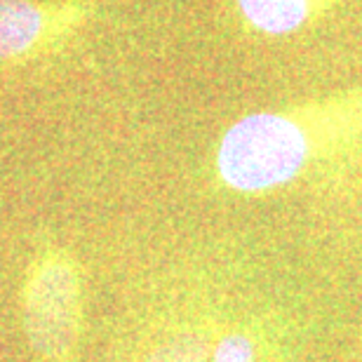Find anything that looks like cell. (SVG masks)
<instances>
[{"label": "cell", "instance_id": "cell-5", "mask_svg": "<svg viewBox=\"0 0 362 362\" xmlns=\"http://www.w3.org/2000/svg\"><path fill=\"white\" fill-rule=\"evenodd\" d=\"M148 362H205V344L195 337H181L158 349Z\"/></svg>", "mask_w": 362, "mask_h": 362}, {"label": "cell", "instance_id": "cell-1", "mask_svg": "<svg viewBox=\"0 0 362 362\" xmlns=\"http://www.w3.org/2000/svg\"><path fill=\"white\" fill-rule=\"evenodd\" d=\"M308 141L294 120L278 113H255L238 120L219 146V175L235 191H269L299 175Z\"/></svg>", "mask_w": 362, "mask_h": 362}, {"label": "cell", "instance_id": "cell-3", "mask_svg": "<svg viewBox=\"0 0 362 362\" xmlns=\"http://www.w3.org/2000/svg\"><path fill=\"white\" fill-rule=\"evenodd\" d=\"M238 5L255 28L282 35L299 28L315 10L317 0H238Z\"/></svg>", "mask_w": 362, "mask_h": 362}, {"label": "cell", "instance_id": "cell-4", "mask_svg": "<svg viewBox=\"0 0 362 362\" xmlns=\"http://www.w3.org/2000/svg\"><path fill=\"white\" fill-rule=\"evenodd\" d=\"M42 28V17L26 0H0V57L31 47Z\"/></svg>", "mask_w": 362, "mask_h": 362}, {"label": "cell", "instance_id": "cell-2", "mask_svg": "<svg viewBox=\"0 0 362 362\" xmlns=\"http://www.w3.org/2000/svg\"><path fill=\"white\" fill-rule=\"evenodd\" d=\"M26 332L35 351L57 358L76 339L78 285L66 264H47L35 273L26 294Z\"/></svg>", "mask_w": 362, "mask_h": 362}, {"label": "cell", "instance_id": "cell-6", "mask_svg": "<svg viewBox=\"0 0 362 362\" xmlns=\"http://www.w3.org/2000/svg\"><path fill=\"white\" fill-rule=\"evenodd\" d=\"M212 362H255V346L243 334L226 337L216 346Z\"/></svg>", "mask_w": 362, "mask_h": 362}]
</instances>
